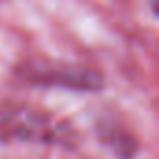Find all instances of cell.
Listing matches in <instances>:
<instances>
[{
    "mask_svg": "<svg viewBox=\"0 0 159 159\" xmlns=\"http://www.w3.org/2000/svg\"><path fill=\"white\" fill-rule=\"evenodd\" d=\"M98 131H99L101 139L105 140V144L111 146L122 159H131L135 155V152H137L135 139L125 129L116 125L114 122H101L98 125Z\"/></svg>",
    "mask_w": 159,
    "mask_h": 159,
    "instance_id": "cell-3",
    "label": "cell"
},
{
    "mask_svg": "<svg viewBox=\"0 0 159 159\" xmlns=\"http://www.w3.org/2000/svg\"><path fill=\"white\" fill-rule=\"evenodd\" d=\"M26 77L39 84L62 86L79 92H96L103 84L101 75L88 67L77 66H36Z\"/></svg>",
    "mask_w": 159,
    "mask_h": 159,
    "instance_id": "cell-1",
    "label": "cell"
},
{
    "mask_svg": "<svg viewBox=\"0 0 159 159\" xmlns=\"http://www.w3.org/2000/svg\"><path fill=\"white\" fill-rule=\"evenodd\" d=\"M8 131L11 137L28 139V140H52L56 137V129L51 127L47 118L36 112L23 111L8 118Z\"/></svg>",
    "mask_w": 159,
    "mask_h": 159,
    "instance_id": "cell-2",
    "label": "cell"
}]
</instances>
